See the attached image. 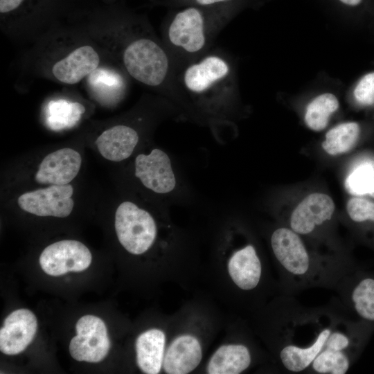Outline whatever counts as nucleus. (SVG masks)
Masks as SVG:
<instances>
[{"label": "nucleus", "instance_id": "nucleus-12", "mask_svg": "<svg viewBox=\"0 0 374 374\" xmlns=\"http://www.w3.org/2000/svg\"><path fill=\"white\" fill-rule=\"evenodd\" d=\"M71 185H50L44 188L24 193L18 199L19 206L30 214L46 217H66L73 211Z\"/></svg>", "mask_w": 374, "mask_h": 374}, {"label": "nucleus", "instance_id": "nucleus-21", "mask_svg": "<svg viewBox=\"0 0 374 374\" xmlns=\"http://www.w3.org/2000/svg\"><path fill=\"white\" fill-rule=\"evenodd\" d=\"M331 332L330 328L323 329L314 341L306 347L292 344L284 346L279 353V357L284 367L295 373L304 371L312 364L315 357L322 350Z\"/></svg>", "mask_w": 374, "mask_h": 374}, {"label": "nucleus", "instance_id": "nucleus-13", "mask_svg": "<svg viewBox=\"0 0 374 374\" xmlns=\"http://www.w3.org/2000/svg\"><path fill=\"white\" fill-rule=\"evenodd\" d=\"M253 360V352L247 344L226 335L199 371L206 374H240L251 367Z\"/></svg>", "mask_w": 374, "mask_h": 374}, {"label": "nucleus", "instance_id": "nucleus-10", "mask_svg": "<svg viewBox=\"0 0 374 374\" xmlns=\"http://www.w3.org/2000/svg\"><path fill=\"white\" fill-rule=\"evenodd\" d=\"M75 329L77 335L69 344L71 357L91 363L104 359L111 346L104 321L98 317L85 315L78 321Z\"/></svg>", "mask_w": 374, "mask_h": 374}, {"label": "nucleus", "instance_id": "nucleus-18", "mask_svg": "<svg viewBox=\"0 0 374 374\" xmlns=\"http://www.w3.org/2000/svg\"><path fill=\"white\" fill-rule=\"evenodd\" d=\"M332 198L323 193L309 195L295 208L290 217L291 229L301 235L331 219L335 211Z\"/></svg>", "mask_w": 374, "mask_h": 374}, {"label": "nucleus", "instance_id": "nucleus-2", "mask_svg": "<svg viewBox=\"0 0 374 374\" xmlns=\"http://www.w3.org/2000/svg\"><path fill=\"white\" fill-rule=\"evenodd\" d=\"M60 22L39 35L30 55L33 71L65 86L84 80L108 59L97 41L78 22Z\"/></svg>", "mask_w": 374, "mask_h": 374}, {"label": "nucleus", "instance_id": "nucleus-19", "mask_svg": "<svg viewBox=\"0 0 374 374\" xmlns=\"http://www.w3.org/2000/svg\"><path fill=\"white\" fill-rule=\"evenodd\" d=\"M139 139V132L134 127L118 124L105 130L97 137L96 145L105 159L119 162L133 154Z\"/></svg>", "mask_w": 374, "mask_h": 374}, {"label": "nucleus", "instance_id": "nucleus-16", "mask_svg": "<svg viewBox=\"0 0 374 374\" xmlns=\"http://www.w3.org/2000/svg\"><path fill=\"white\" fill-rule=\"evenodd\" d=\"M37 329V319L30 310L13 311L0 329V350L9 355L21 353L34 339Z\"/></svg>", "mask_w": 374, "mask_h": 374}, {"label": "nucleus", "instance_id": "nucleus-1", "mask_svg": "<svg viewBox=\"0 0 374 374\" xmlns=\"http://www.w3.org/2000/svg\"><path fill=\"white\" fill-rule=\"evenodd\" d=\"M87 7L75 19L97 41L107 58L139 83L163 86L169 76L168 54L150 30L146 19L121 4Z\"/></svg>", "mask_w": 374, "mask_h": 374}, {"label": "nucleus", "instance_id": "nucleus-9", "mask_svg": "<svg viewBox=\"0 0 374 374\" xmlns=\"http://www.w3.org/2000/svg\"><path fill=\"white\" fill-rule=\"evenodd\" d=\"M134 175L145 188L160 195L170 197L179 187L171 158L160 148L136 157Z\"/></svg>", "mask_w": 374, "mask_h": 374}, {"label": "nucleus", "instance_id": "nucleus-23", "mask_svg": "<svg viewBox=\"0 0 374 374\" xmlns=\"http://www.w3.org/2000/svg\"><path fill=\"white\" fill-rule=\"evenodd\" d=\"M359 134L360 128L357 123H341L326 133L322 148L332 156L347 152L355 146Z\"/></svg>", "mask_w": 374, "mask_h": 374}, {"label": "nucleus", "instance_id": "nucleus-5", "mask_svg": "<svg viewBox=\"0 0 374 374\" xmlns=\"http://www.w3.org/2000/svg\"><path fill=\"white\" fill-rule=\"evenodd\" d=\"M84 0H0V24L9 36L35 39L80 10Z\"/></svg>", "mask_w": 374, "mask_h": 374}, {"label": "nucleus", "instance_id": "nucleus-11", "mask_svg": "<svg viewBox=\"0 0 374 374\" xmlns=\"http://www.w3.org/2000/svg\"><path fill=\"white\" fill-rule=\"evenodd\" d=\"M91 260V253L83 243L64 240L46 247L39 256V264L46 274L58 276L69 271H84Z\"/></svg>", "mask_w": 374, "mask_h": 374}, {"label": "nucleus", "instance_id": "nucleus-33", "mask_svg": "<svg viewBox=\"0 0 374 374\" xmlns=\"http://www.w3.org/2000/svg\"><path fill=\"white\" fill-rule=\"evenodd\" d=\"M371 197H373L374 198V184L368 193Z\"/></svg>", "mask_w": 374, "mask_h": 374}, {"label": "nucleus", "instance_id": "nucleus-3", "mask_svg": "<svg viewBox=\"0 0 374 374\" xmlns=\"http://www.w3.org/2000/svg\"><path fill=\"white\" fill-rule=\"evenodd\" d=\"M194 300L171 314L162 372L189 374L199 371L222 320L213 306Z\"/></svg>", "mask_w": 374, "mask_h": 374}, {"label": "nucleus", "instance_id": "nucleus-24", "mask_svg": "<svg viewBox=\"0 0 374 374\" xmlns=\"http://www.w3.org/2000/svg\"><path fill=\"white\" fill-rule=\"evenodd\" d=\"M339 101L330 93H323L314 98L307 106L305 122L314 131L323 130L328 125L330 115L337 110Z\"/></svg>", "mask_w": 374, "mask_h": 374}, {"label": "nucleus", "instance_id": "nucleus-27", "mask_svg": "<svg viewBox=\"0 0 374 374\" xmlns=\"http://www.w3.org/2000/svg\"><path fill=\"white\" fill-rule=\"evenodd\" d=\"M374 184V169L370 164H362L355 169L346 178L345 187L353 195L369 193Z\"/></svg>", "mask_w": 374, "mask_h": 374}, {"label": "nucleus", "instance_id": "nucleus-26", "mask_svg": "<svg viewBox=\"0 0 374 374\" xmlns=\"http://www.w3.org/2000/svg\"><path fill=\"white\" fill-rule=\"evenodd\" d=\"M352 301L357 314L363 319L374 321V279L362 280L352 292Z\"/></svg>", "mask_w": 374, "mask_h": 374}, {"label": "nucleus", "instance_id": "nucleus-15", "mask_svg": "<svg viewBox=\"0 0 374 374\" xmlns=\"http://www.w3.org/2000/svg\"><path fill=\"white\" fill-rule=\"evenodd\" d=\"M171 315L163 327H152L141 332L135 340L136 362L145 374H159L163 359L170 329Z\"/></svg>", "mask_w": 374, "mask_h": 374}, {"label": "nucleus", "instance_id": "nucleus-20", "mask_svg": "<svg viewBox=\"0 0 374 374\" xmlns=\"http://www.w3.org/2000/svg\"><path fill=\"white\" fill-rule=\"evenodd\" d=\"M126 75L116 64L107 60L84 80L86 87L96 98L105 101L118 99L126 88Z\"/></svg>", "mask_w": 374, "mask_h": 374}, {"label": "nucleus", "instance_id": "nucleus-30", "mask_svg": "<svg viewBox=\"0 0 374 374\" xmlns=\"http://www.w3.org/2000/svg\"><path fill=\"white\" fill-rule=\"evenodd\" d=\"M349 338L343 332H331L324 347L336 350H344L349 346Z\"/></svg>", "mask_w": 374, "mask_h": 374}, {"label": "nucleus", "instance_id": "nucleus-8", "mask_svg": "<svg viewBox=\"0 0 374 374\" xmlns=\"http://www.w3.org/2000/svg\"><path fill=\"white\" fill-rule=\"evenodd\" d=\"M114 228L120 244L132 255H143L157 243L188 249L181 235L160 238V227L154 216L131 201L117 207Z\"/></svg>", "mask_w": 374, "mask_h": 374}, {"label": "nucleus", "instance_id": "nucleus-25", "mask_svg": "<svg viewBox=\"0 0 374 374\" xmlns=\"http://www.w3.org/2000/svg\"><path fill=\"white\" fill-rule=\"evenodd\" d=\"M313 370L321 374H344L350 366L348 357L344 350L323 347L312 363Z\"/></svg>", "mask_w": 374, "mask_h": 374}, {"label": "nucleus", "instance_id": "nucleus-29", "mask_svg": "<svg viewBox=\"0 0 374 374\" xmlns=\"http://www.w3.org/2000/svg\"><path fill=\"white\" fill-rule=\"evenodd\" d=\"M354 97L362 105L368 106L374 103V72L364 75L354 89Z\"/></svg>", "mask_w": 374, "mask_h": 374}, {"label": "nucleus", "instance_id": "nucleus-4", "mask_svg": "<svg viewBox=\"0 0 374 374\" xmlns=\"http://www.w3.org/2000/svg\"><path fill=\"white\" fill-rule=\"evenodd\" d=\"M206 269L213 289L226 303L256 290L264 276V265L256 247L249 242L238 244L235 231L226 223L217 236Z\"/></svg>", "mask_w": 374, "mask_h": 374}, {"label": "nucleus", "instance_id": "nucleus-32", "mask_svg": "<svg viewBox=\"0 0 374 374\" xmlns=\"http://www.w3.org/2000/svg\"><path fill=\"white\" fill-rule=\"evenodd\" d=\"M100 2L105 3H114L118 1H121V0H98Z\"/></svg>", "mask_w": 374, "mask_h": 374}, {"label": "nucleus", "instance_id": "nucleus-17", "mask_svg": "<svg viewBox=\"0 0 374 374\" xmlns=\"http://www.w3.org/2000/svg\"><path fill=\"white\" fill-rule=\"evenodd\" d=\"M81 163L78 151L69 148L57 150L43 159L35 179L41 184H69L78 174Z\"/></svg>", "mask_w": 374, "mask_h": 374}, {"label": "nucleus", "instance_id": "nucleus-31", "mask_svg": "<svg viewBox=\"0 0 374 374\" xmlns=\"http://www.w3.org/2000/svg\"><path fill=\"white\" fill-rule=\"evenodd\" d=\"M339 1L346 5L352 6H357L362 1V0H339Z\"/></svg>", "mask_w": 374, "mask_h": 374}, {"label": "nucleus", "instance_id": "nucleus-22", "mask_svg": "<svg viewBox=\"0 0 374 374\" xmlns=\"http://www.w3.org/2000/svg\"><path fill=\"white\" fill-rule=\"evenodd\" d=\"M85 110L79 102L64 98L52 99L46 106V122L54 130L71 128L80 121Z\"/></svg>", "mask_w": 374, "mask_h": 374}, {"label": "nucleus", "instance_id": "nucleus-6", "mask_svg": "<svg viewBox=\"0 0 374 374\" xmlns=\"http://www.w3.org/2000/svg\"><path fill=\"white\" fill-rule=\"evenodd\" d=\"M229 3L192 5L180 10L168 25V42L184 54L202 53L208 46L214 33L226 23Z\"/></svg>", "mask_w": 374, "mask_h": 374}, {"label": "nucleus", "instance_id": "nucleus-14", "mask_svg": "<svg viewBox=\"0 0 374 374\" xmlns=\"http://www.w3.org/2000/svg\"><path fill=\"white\" fill-rule=\"evenodd\" d=\"M270 244L276 260L288 273L302 277L310 272V257L297 233L285 227L276 229Z\"/></svg>", "mask_w": 374, "mask_h": 374}, {"label": "nucleus", "instance_id": "nucleus-28", "mask_svg": "<svg viewBox=\"0 0 374 374\" xmlns=\"http://www.w3.org/2000/svg\"><path fill=\"white\" fill-rule=\"evenodd\" d=\"M349 217L354 222H374V202L363 198H351L346 205Z\"/></svg>", "mask_w": 374, "mask_h": 374}, {"label": "nucleus", "instance_id": "nucleus-7", "mask_svg": "<svg viewBox=\"0 0 374 374\" xmlns=\"http://www.w3.org/2000/svg\"><path fill=\"white\" fill-rule=\"evenodd\" d=\"M231 73L226 59L219 54H208L187 66L181 82L197 109L211 120H226V103L221 98L222 86Z\"/></svg>", "mask_w": 374, "mask_h": 374}]
</instances>
